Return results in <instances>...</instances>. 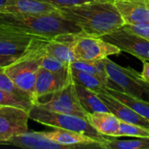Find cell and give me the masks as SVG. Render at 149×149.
<instances>
[{"label": "cell", "instance_id": "cell-1", "mask_svg": "<svg viewBox=\"0 0 149 149\" xmlns=\"http://www.w3.org/2000/svg\"><path fill=\"white\" fill-rule=\"evenodd\" d=\"M58 9L64 17L73 21L84 33L91 36L102 38L125 24L112 1L92 2Z\"/></svg>", "mask_w": 149, "mask_h": 149}, {"label": "cell", "instance_id": "cell-2", "mask_svg": "<svg viewBox=\"0 0 149 149\" xmlns=\"http://www.w3.org/2000/svg\"><path fill=\"white\" fill-rule=\"evenodd\" d=\"M0 27L52 39L58 36L81 32L73 21L64 17L60 10L50 14H24L0 10Z\"/></svg>", "mask_w": 149, "mask_h": 149}, {"label": "cell", "instance_id": "cell-3", "mask_svg": "<svg viewBox=\"0 0 149 149\" xmlns=\"http://www.w3.org/2000/svg\"><path fill=\"white\" fill-rule=\"evenodd\" d=\"M45 38H37L31 47L15 62L3 67L5 73L12 82L24 93H27L33 101L34 88L41 58L45 52Z\"/></svg>", "mask_w": 149, "mask_h": 149}, {"label": "cell", "instance_id": "cell-4", "mask_svg": "<svg viewBox=\"0 0 149 149\" xmlns=\"http://www.w3.org/2000/svg\"><path fill=\"white\" fill-rule=\"evenodd\" d=\"M108 77L107 87L149 101V83L137 71L131 67H123L108 58H104Z\"/></svg>", "mask_w": 149, "mask_h": 149}, {"label": "cell", "instance_id": "cell-5", "mask_svg": "<svg viewBox=\"0 0 149 149\" xmlns=\"http://www.w3.org/2000/svg\"><path fill=\"white\" fill-rule=\"evenodd\" d=\"M29 116L30 119L42 125L53 128L75 131L97 139H103L105 137L100 134L89 124L86 118H82L79 116L51 111L40 107L39 106L35 104H33L32 107L29 111Z\"/></svg>", "mask_w": 149, "mask_h": 149}, {"label": "cell", "instance_id": "cell-6", "mask_svg": "<svg viewBox=\"0 0 149 149\" xmlns=\"http://www.w3.org/2000/svg\"><path fill=\"white\" fill-rule=\"evenodd\" d=\"M70 45L76 59L79 60H100L121 52L119 47L104 38L83 31L70 34Z\"/></svg>", "mask_w": 149, "mask_h": 149}, {"label": "cell", "instance_id": "cell-7", "mask_svg": "<svg viewBox=\"0 0 149 149\" xmlns=\"http://www.w3.org/2000/svg\"><path fill=\"white\" fill-rule=\"evenodd\" d=\"M35 105L51 111L76 115L82 118H86L87 115V112L79 102L73 79L69 84L58 92L39 98Z\"/></svg>", "mask_w": 149, "mask_h": 149}, {"label": "cell", "instance_id": "cell-8", "mask_svg": "<svg viewBox=\"0 0 149 149\" xmlns=\"http://www.w3.org/2000/svg\"><path fill=\"white\" fill-rule=\"evenodd\" d=\"M29 111L11 107L0 106V143L28 131Z\"/></svg>", "mask_w": 149, "mask_h": 149}, {"label": "cell", "instance_id": "cell-9", "mask_svg": "<svg viewBox=\"0 0 149 149\" xmlns=\"http://www.w3.org/2000/svg\"><path fill=\"white\" fill-rule=\"evenodd\" d=\"M102 38L119 47L121 52L130 53L142 62L149 61V41L143 38L120 28Z\"/></svg>", "mask_w": 149, "mask_h": 149}, {"label": "cell", "instance_id": "cell-10", "mask_svg": "<svg viewBox=\"0 0 149 149\" xmlns=\"http://www.w3.org/2000/svg\"><path fill=\"white\" fill-rule=\"evenodd\" d=\"M72 80V77L70 66L66 71L60 72H51L40 67L38 71L36 78L33 104H35L39 98L50 95L62 89Z\"/></svg>", "mask_w": 149, "mask_h": 149}, {"label": "cell", "instance_id": "cell-11", "mask_svg": "<svg viewBox=\"0 0 149 149\" xmlns=\"http://www.w3.org/2000/svg\"><path fill=\"white\" fill-rule=\"evenodd\" d=\"M39 38L0 27V55L21 56L31 47L34 40Z\"/></svg>", "mask_w": 149, "mask_h": 149}, {"label": "cell", "instance_id": "cell-12", "mask_svg": "<svg viewBox=\"0 0 149 149\" xmlns=\"http://www.w3.org/2000/svg\"><path fill=\"white\" fill-rule=\"evenodd\" d=\"M43 133L48 139L57 143H59L61 145L66 146L70 149L82 148H101V145L106 137L105 136L103 139H97L82 133L61 129V128H55L53 131L43 132Z\"/></svg>", "mask_w": 149, "mask_h": 149}, {"label": "cell", "instance_id": "cell-13", "mask_svg": "<svg viewBox=\"0 0 149 149\" xmlns=\"http://www.w3.org/2000/svg\"><path fill=\"white\" fill-rule=\"evenodd\" d=\"M97 94L104 102L106 107L108 108L109 112L113 113L120 121L140 125L149 129V120L148 119L142 117L141 115L134 112L133 109H131L130 107L110 95L106 91V88L97 93Z\"/></svg>", "mask_w": 149, "mask_h": 149}, {"label": "cell", "instance_id": "cell-14", "mask_svg": "<svg viewBox=\"0 0 149 149\" xmlns=\"http://www.w3.org/2000/svg\"><path fill=\"white\" fill-rule=\"evenodd\" d=\"M125 24L149 22V0H113Z\"/></svg>", "mask_w": 149, "mask_h": 149}, {"label": "cell", "instance_id": "cell-15", "mask_svg": "<svg viewBox=\"0 0 149 149\" xmlns=\"http://www.w3.org/2000/svg\"><path fill=\"white\" fill-rule=\"evenodd\" d=\"M4 144L30 149H70L48 139L43 132H26L9 140Z\"/></svg>", "mask_w": 149, "mask_h": 149}, {"label": "cell", "instance_id": "cell-16", "mask_svg": "<svg viewBox=\"0 0 149 149\" xmlns=\"http://www.w3.org/2000/svg\"><path fill=\"white\" fill-rule=\"evenodd\" d=\"M0 10L34 15L59 12L57 6L42 0H7L5 5Z\"/></svg>", "mask_w": 149, "mask_h": 149}, {"label": "cell", "instance_id": "cell-17", "mask_svg": "<svg viewBox=\"0 0 149 149\" xmlns=\"http://www.w3.org/2000/svg\"><path fill=\"white\" fill-rule=\"evenodd\" d=\"M86 120L102 136L116 137L120 120L111 112L87 113Z\"/></svg>", "mask_w": 149, "mask_h": 149}, {"label": "cell", "instance_id": "cell-18", "mask_svg": "<svg viewBox=\"0 0 149 149\" xmlns=\"http://www.w3.org/2000/svg\"><path fill=\"white\" fill-rule=\"evenodd\" d=\"M44 50L45 53H48L66 64H71L76 60L70 45V34L61 35L45 40Z\"/></svg>", "mask_w": 149, "mask_h": 149}, {"label": "cell", "instance_id": "cell-19", "mask_svg": "<svg viewBox=\"0 0 149 149\" xmlns=\"http://www.w3.org/2000/svg\"><path fill=\"white\" fill-rule=\"evenodd\" d=\"M74 83L79 102L83 108L87 112V113L97 112H109L108 108L99 97L97 93L83 86L79 83Z\"/></svg>", "mask_w": 149, "mask_h": 149}, {"label": "cell", "instance_id": "cell-20", "mask_svg": "<svg viewBox=\"0 0 149 149\" xmlns=\"http://www.w3.org/2000/svg\"><path fill=\"white\" fill-rule=\"evenodd\" d=\"M106 91L110 95H112L113 97H114L115 99H117L131 109H133L134 112H136L137 113H139L140 115L149 120V101L143 100L141 99L108 87L106 88Z\"/></svg>", "mask_w": 149, "mask_h": 149}, {"label": "cell", "instance_id": "cell-21", "mask_svg": "<svg viewBox=\"0 0 149 149\" xmlns=\"http://www.w3.org/2000/svg\"><path fill=\"white\" fill-rule=\"evenodd\" d=\"M70 67L79 71H82L96 76L107 87L108 84V77L106 72L104 59L100 60H79L76 59L70 64Z\"/></svg>", "mask_w": 149, "mask_h": 149}, {"label": "cell", "instance_id": "cell-22", "mask_svg": "<svg viewBox=\"0 0 149 149\" xmlns=\"http://www.w3.org/2000/svg\"><path fill=\"white\" fill-rule=\"evenodd\" d=\"M105 149H149V137H141L133 140H117L115 137L106 136L101 145Z\"/></svg>", "mask_w": 149, "mask_h": 149}, {"label": "cell", "instance_id": "cell-23", "mask_svg": "<svg viewBox=\"0 0 149 149\" xmlns=\"http://www.w3.org/2000/svg\"><path fill=\"white\" fill-rule=\"evenodd\" d=\"M71 73H72V77L74 82L79 83L82 85L83 86L95 93H99L102 91L103 89L107 88V86L96 76L93 74H90L82 71H79L76 69H72V68H71Z\"/></svg>", "mask_w": 149, "mask_h": 149}, {"label": "cell", "instance_id": "cell-24", "mask_svg": "<svg viewBox=\"0 0 149 149\" xmlns=\"http://www.w3.org/2000/svg\"><path fill=\"white\" fill-rule=\"evenodd\" d=\"M0 106H11L30 111L33 106V101L30 97L18 96L0 90Z\"/></svg>", "mask_w": 149, "mask_h": 149}, {"label": "cell", "instance_id": "cell-25", "mask_svg": "<svg viewBox=\"0 0 149 149\" xmlns=\"http://www.w3.org/2000/svg\"><path fill=\"white\" fill-rule=\"evenodd\" d=\"M125 136L136 137V138L149 137V129L143 127L140 125L120 121L116 137H125Z\"/></svg>", "mask_w": 149, "mask_h": 149}, {"label": "cell", "instance_id": "cell-26", "mask_svg": "<svg viewBox=\"0 0 149 149\" xmlns=\"http://www.w3.org/2000/svg\"><path fill=\"white\" fill-rule=\"evenodd\" d=\"M69 66L70 64H66L61 61L60 59L45 52H44L40 61V67L54 72H60L66 71L67 69H69Z\"/></svg>", "mask_w": 149, "mask_h": 149}, {"label": "cell", "instance_id": "cell-27", "mask_svg": "<svg viewBox=\"0 0 149 149\" xmlns=\"http://www.w3.org/2000/svg\"><path fill=\"white\" fill-rule=\"evenodd\" d=\"M0 90L1 91H3V92H7V93H14L16 95H18V96L30 97L27 93H25L22 90H20L12 82V80L5 73L3 68H0Z\"/></svg>", "mask_w": 149, "mask_h": 149}, {"label": "cell", "instance_id": "cell-28", "mask_svg": "<svg viewBox=\"0 0 149 149\" xmlns=\"http://www.w3.org/2000/svg\"><path fill=\"white\" fill-rule=\"evenodd\" d=\"M121 28L127 32L137 35L149 41V22L135 24H124Z\"/></svg>", "mask_w": 149, "mask_h": 149}, {"label": "cell", "instance_id": "cell-29", "mask_svg": "<svg viewBox=\"0 0 149 149\" xmlns=\"http://www.w3.org/2000/svg\"><path fill=\"white\" fill-rule=\"evenodd\" d=\"M46 3H52L58 8L60 7H70V6H76V5H80L87 3H92V2H100V1H112V0H42ZM113 2V1H112Z\"/></svg>", "mask_w": 149, "mask_h": 149}, {"label": "cell", "instance_id": "cell-30", "mask_svg": "<svg viewBox=\"0 0 149 149\" xmlns=\"http://www.w3.org/2000/svg\"><path fill=\"white\" fill-rule=\"evenodd\" d=\"M20 56H4L0 55V68H3L15 62Z\"/></svg>", "mask_w": 149, "mask_h": 149}, {"label": "cell", "instance_id": "cell-31", "mask_svg": "<svg viewBox=\"0 0 149 149\" xmlns=\"http://www.w3.org/2000/svg\"><path fill=\"white\" fill-rule=\"evenodd\" d=\"M141 76L149 83V61H143V70L141 72Z\"/></svg>", "mask_w": 149, "mask_h": 149}, {"label": "cell", "instance_id": "cell-32", "mask_svg": "<svg viewBox=\"0 0 149 149\" xmlns=\"http://www.w3.org/2000/svg\"><path fill=\"white\" fill-rule=\"evenodd\" d=\"M6 3H7V0H0V9L3 8L5 5Z\"/></svg>", "mask_w": 149, "mask_h": 149}, {"label": "cell", "instance_id": "cell-33", "mask_svg": "<svg viewBox=\"0 0 149 149\" xmlns=\"http://www.w3.org/2000/svg\"><path fill=\"white\" fill-rule=\"evenodd\" d=\"M112 1H113V0H112Z\"/></svg>", "mask_w": 149, "mask_h": 149}]
</instances>
